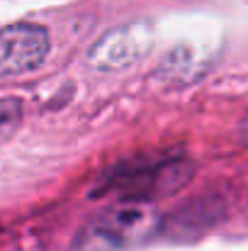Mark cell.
Returning a JSON list of instances; mask_svg holds the SVG:
<instances>
[{
  "label": "cell",
  "mask_w": 248,
  "mask_h": 251,
  "mask_svg": "<svg viewBox=\"0 0 248 251\" xmlns=\"http://www.w3.org/2000/svg\"><path fill=\"white\" fill-rule=\"evenodd\" d=\"M49 32L32 22L0 29V78H15L39 69L49 54Z\"/></svg>",
  "instance_id": "obj_2"
},
{
  "label": "cell",
  "mask_w": 248,
  "mask_h": 251,
  "mask_svg": "<svg viewBox=\"0 0 248 251\" xmlns=\"http://www.w3.org/2000/svg\"><path fill=\"white\" fill-rule=\"evenodd\" d=\"M161 227V215L146 200H127L90 220L78 251H122L144 244Z\"/></svg>",
  "instance_id": "obj_1"
},
{
  "label": "cell",
  "mask_w": 248,
  "mask_h": 251,
  "mask_svg": "<svg viewBox=\"0 0 248 251\" xmlns=\"http://www.w3.org/2000/svg\"><path fill=\"white\" fill-rule=\"evenodd\" d=\"M146 47H149V32L132 25V27L114 29L102 42H97L90 49L88 61L100 69H117V66H127L136 61L146 51Z\"/></svg>",
  "instance_id": "obj_3"
}]
</instances>
